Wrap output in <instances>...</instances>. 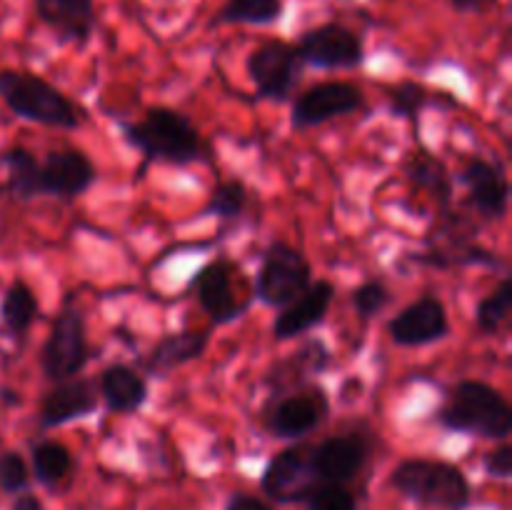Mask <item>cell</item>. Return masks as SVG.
Masks as SVG:
<instances>
[{"label":"cell","instance_id":"44dd1931","mask_svg":"<svg viewBox=\"0 0 512 510\" xmlns=\"http://www.w3.org/2000/svg\"><path fill=\"white\" fill-rule=\"evenodd\" d=\"M208 343V330H170V333L160 335L153 343V348L145 353V373L158 380L168 378L170 373H175L183 365L203 358V353L208 350Z\"/></svg>","mask_w":512,"mask_h":510},{"label":"cell","instance_id":"d4e9b609","mask_svg":"<svg viewBox=\"0 0 512 510\" xmlns=\"http://www.w3.org/2000/svg\"><path fill=\"white\" fill-rule=\"evenodd\" d=\"M3 188L18 200L40 198V160L23 145H10L0 153Z\"/></svg>","mask_w":512,"mask_h":510},{"label":"cell","instance_id":"e0dca14e","mask_svg":"<svg viewBox=\"0 0 512 510\" xmlns=\"http://www.w3.org/2000/svg\"><path fill=\"white\" fill-rule=\"evenodd\" d=\"M370 453V440L363 433L330 435L310 448L313 468L320 483H348L363 470Z\"/></svg>","mask_w":512,"mask_h":510},{"label":"cell","instance_id":"83f0119b","mask_svg":"<svg viewBox=\"0 0 512 510\" xmlns=\"http://www.w3.org/2000/svg\"><path fill=\"white\" fill-rule=\"evenodd\" d=\"M285 13L283 0H228L213 25H275Z\"/></svg>","mask_w":512,"mask_h":510},{"label":"cell","instance_id":"f35d334b","mask_svg":"<svg viewBox=\"0 0 512 510\" xmlns=\"http://www.w3.org/2000/svg\"><path fill=\"white\" fill-rule=\"evenodd\" d=\"M0 400L5 405H20V395L13 388H0Z\"/></svg>","mask_w":512,"mask_h":510},{"label":"cell","instance_id":"f1b7e54d","mask_svg":"<svg viewBox=\"0 0 512 510\" xmlns=\"http://www.w3.org/2000/svg\"><path fill=\"white\" fill-rule=\"evenodd\" d=\"M30 463H33L35 480L53 488L60 480L68 478L73 468V453L58 440H38L30 448Z\"/></svg>","mask_w":512,"mask_h":510},{"label":"cell","instance_id":"7402d4cb","mask_svg":"<svg viewBox=\"0 0 512 510\" xmlns=\"http://www.w3.org/2000/svg\"><path fill=\"white\" fill-rule=\"evenodd\" d=\"M33 10L60 43L83 48L95 30V0H33Z\"/></svg>","mask_w":512,"mask_h":510},{"label":"cell","instance_id":"74e56055","mask_svg":"<svg viewBox=\"0 0 512 510\" xmlns=\"http://www.w3.org/2000/svg\"><path fill=\"white\" fill-rule=\"evenodd\" d=\"M13 510H43V503H40L33 493H23L15 498Z\"/></svg>","mask_w":512,"mask_h":510},{"label":"cell","instance_id":"836d02e7","mask_svg":"<svg viewBox=\"0 0 512 510\" xmlns=\"http://www.w3.org/2000/svg\"><path fill=\"white\" fill-rule=\"evenodd\" d=\"M30 483V468L25 458L15 450L0 453V490L3 493H23Z\"/></svg>","mask_w":512,"mask_h":510},{"label":"cell","instance_id":"d6986e66","mask_svg":"<svg viewBox=\"0 0 512 510\" xmlns=\"http://www.w3.org/2000/svg\"><path fill=\"white\" fill-rule=\"evenodd\" d=\"M333 300L335 285L325 278L313 280L298 298L280 308L278 318L273 323V338L278 343H285V340L300 338V335L318 328L325 320V315H328Z\"/></svg>","mask_w":512,"mask_h":510},{"label":"cell","instance_id":"4dcf8cb0","mask_svg":"<svg viewBox=\"0 0 512 510\" xmlns=\"http://www.w3.org/2000/svg\"><path fill=\"white\" fill-rule=\"evenodd\" d=\"M512 310V280L505 275L475 308V328L483 335H498L500 328L508 323Z\"/></svg>","mask_w":512,"mask_h":510},{"label":"cell","instance_id":"8992f818","mask_svg":"<svg viewBox=\"0 0 512 510\" xmlns=\"http://www.w3.org/2000/svg\"><path fill=\"white\" fill-rule=\"evenodd\" d=\"M313 283V265L295 245L273 240L260 255L253 298L268 308H283Z\"/></svg>","mask_w":512,"mask_h":510},{"label":"cell","instance_id":"7a4b0ae2","mask_svg":"<svg viewBox=\"0 0 512 510\" xmlns=\"http://www.w3.org/2000/svg\"><path fill=\"white\" fill-rule=\"evenodd\" d=\"M435 423L450 433L475 435L483 440H508L512 408L503 393L485 380L465 378L448 388L435 410Z\"/></svg>","mask_w":512,"mask_h":510},{"label":"cell","instance_id":"277c9868","mask_svg":"<svg viewBox=\"0 0 512 510\" xmlns=\"http://www.w3.org/2000/svg\"><path fill=\"white\" fill-rule=\"evenodd\" d=\"M390 485L420 510H468L473 503L468 478L448 460H400L390 473Z\"/></svg>","mask_w":512,"mask_h":510},{"label":"cell","instance_id":"f546056e","mask_svg":"<svg viewBox=\"0 0 512 510\" xmlns=\"http://www.w3.org/2000/svg\"><path fill=\"white\" fill-rule=\"evenodd\" d=\"M250 205V190L240 178L218 180L215 188L210 190L208 203H205L200 215H213L220 223H235L243 218V213Z\"/></svg>","mask_w":512,"mask_h":510},{"label":"cell","instance_id":"5b68a950","mask_svg":"<svg viewBox=\"0 0 512 510\" xmlns=\"http://www.w3.org/2000/svg\"><path fill=\"white\" fill-rule=\"evenodd\" d=\"M428 248L410 258L420 265L438 270L450 268H505L503 260L493 250L478 243V223L470 215L443 208L438 213V223L430 230Z\"/></svg>","mask_w":512,"mask_h":510},{"label":"cell","instance_id":"484cf974","mask_svg":"<svg viewBox=\"0 0 512 510\" xmlns=\"http://www.w3.org/2000/svg\"><path fill=\"white\" fill-rule=\"evenodd\" d=\"M40 315V300L25 280H13L0 300V325L13 340H25Z\"/></svg>","mask_w":512,"mask_h":510},{"label":"cell","instance_id":"8fae6325","mask_svg":"<svg viewBox=\"0 0 512 510\" xmlns=\"http://www.w3.org/2000/svg\"><path fill=\"white\" fill-rule=\"evenodd\" d=\"M235 270L238 265L233 260L215 258L190 278L188 290L213 325H230L243 318L253 305V298L240 300L235 293Z\"/></svg>","mask_w":512,"mask_h":510},{"label":"cell","instance_id":"5bb4252c","mask_svg":"<svg viewBox=\"0 0 512 510\" xmlns=\"http://www.w3.org/2000/svg\"><path fill=\"white\" fill-rule=\"evenodd\" d=\"M450 335V318L443 300L435 293L420 295L388 320V338L398 348H423Z\"/></svg>","mask_w":512,"mask_h":510},{"label":"cell","instance_id":"2e32d148","mask_svg":"<svg viewBox=\"0 0 512 510\" xmlns=\"http://www.w3.org/2000/svg\"><path fill=\"white\" fill-rule=\"evenodd\" d=\"M460 183L468 190V203L483 220H503L510 208V180L495 160L470 158L460 170Z\"/></svg>","mask_w":512,"mask_h":510},{"label":"cell","instance_id":"d6a6232c","mask_svg":"<svg viewBox=\"0 0 512 510\" xmlns=\"http://www.w3.org/2000/svg\"><path fill=\"white\" fill-rule=\"evenodd\" d=\"M308 510H358V500L343 483H318L305 498Z\"/></svg>","mask_w":512,"mask_h":510},{"label":"cell","instance_id":"4316f807","mask_svg":"<svg viewBox=\"0 0 512 510\" xmlns=\"http://www.w3.org/2000/svg\"><path fill=\"white\" fill-rule=\"evenodd\" d=\"M385 93H388L390 113H393L395 118L410 120L415 130V138L420 135V115H423V110L435 108V105L440 103V95L433 93L430 88H425L418 80H400V83L388 85Z\"/></svg>","mask_w":512,"mask_h":510},{"label":"cell","instance_id":"3957f363","mask_svg":"<svg viewBox=\"0 0 512 510\" xmlns=\"http://www.w3.org/2000/svg\"><path fill=\"white\" fill-rule=\"evenodd\" d=\"M0 100L15 118L58 130H78L85 110L53 83L28 70H0Z\"/></svg>","mask_w":512,"mask_h":510},{"label":"cell","instance_id":"ba28073f","mask_svg":"<svg viewBox=\"0 0 512 510\" xmlns=\"http://www.w3.org/2000/svg\"><path fill=\"white\" fill-rule=\"evenodd\" d=\"M90 363V343L85 318L78 308H63L53 318L40 348V370L50 383L78 378Z\"/></svg>","mask_w":512,"mask_h":510},{"label":"cell","instance_id":"1f68e13d","mask_svg":"<svg viewBox=\"0 0 512 510\" xmlns=\"http://www.w3.org/2000/svg\"><path fill=\"white\" fill-rule=\"evenodd\" d=\"M390 300H393V293H390V288L380 278L365 280V283H360L350 293V305H353L355 315L360 320H370L375 315H380L388 308Z\"/></svg>","mask_w":512,"mask_h":510},{"label":"cell","instance_id":"9c48e42d","mask_svg":"<svg viewBox=\"0 0 512 510\" xmlns=\"http://www.w3.org/2000/svg\"><path fill=\"white\" fill-rule=\"evenodd\" d=\"M245 70H248V78L255 85V95L260 100L285 103L298 85L303 63H300L295 43L273 38L250 50L245 58Z\"/></svg>","mask_w":512,"mask_h":510},{"label":"cell","instance_id":"8d00e7d4","mask_svg":"<svg viewBox=\"0 0 512 510\" xmlns=\"http://www.w3.org/2000/svg\"><path fill=\"white\" fill-rule=\"evenodd\" d=\"M458 13H485L495 5V0H445Z\"/></svg>","mask_w":512,"mask_h":510},{"label":"cell","instance_id":"e575fe53","mask_svg":"<svg viewBox=\"0 0 512 510\" xmlns=\"http://www.w3.org/2000/svg\"><path fill=\"white\" fill-rule=\"evenodd\" d=\"M485 475L495 480H508L512 475V448L508 440H500L493 450H488L483 458Z\"/></svg>","mask_w":512,"mask_h":510},{"label":"cell","instance_id":"7c38bea8","mask_svg":"<svg viewBox=\"0 0 512 510\" xmlns=\"http://www.w3.org/2000/svg\"><path fill=\"white\" fill-rule=\"evenodd\" d=\"M365 105L363 90L348 80H325V83L313 85L303 90L295 98L293 110H290V125L295 130L320 128L335 118L355 113Z\"/></svg>","mask_w":512,"mask_h":510},{"label":"cell","instance_id":"ac0fdd59","mask_svg":"<svg viewBox=\"0 0 512 510\" xmlns=\"http://www.w3.org/2000/svg\"><path fill=\"white\" fill-rule=\"evenodd\" d=\"M98 388L88 378H70L63 383H53V388L43 395L38 408V425L43 430L60 428L73 420H83L98 410Z\"/></svg>","mask_w":512,"mask_h":510},{"label":"cell","instance_id":"ffe728a7","mask_svg":"<svg viewBox=\"0 0 512 510\" xmlns=\"http://www.w3.org/2000/svg\"><path fill=\"white\" fill-rule=\"evenodd\" d=\"M333 365V350L320 338H310L293 353L283 355L270 365L265 375V385L270 393H285V390L303 388L313 383V378L323 375Z\"/></svg>","mask_w":512,"mask_h":510},{"label":"cell","instance_id":"30bf717a","mask_svg":"<svg viewBox=\"0 0 512 510\" xmlns=\"http://www.w3.org/2000/svg\"><path fill=\"white\" fill-rule=\"evenodd\" d=\"M300 63L315 70H358L365 63V43L343 23H323L305 30L295 43Z\"/></svg>","mask_w":512,"mask_h":510},{"label":"cell","instance_id":"603a6c76","mask_svg":"<svg viewBox=\"0 0 512 510\" xmlns=\"http://www.w3.org/2000/svg\"><path fill=\"white\" fill-rule=\"evenodd\" d=\"M98 398H103L105 408L115 415L138 413L150 398L148 380L133 365L110 363L98 375Z\"/></svg>","mask_w":512,"mask_h":510},{"label":"cell","instance_id":"cb8c5ba5","mask_svg":"<svg viewBox=\"0 0 512 510\" xmlns=\"http://www.w3.org/2000/svg\"><path fill=\"white\" fill-rule=\"evenodd\" d=\"M403 170L405 178L410 180V185H413L415 190H420V193H428V198H433L440 210L453 205V175H450L448 165H445L438 155L425 150L423 145H418V150L405 158Z\"/></svg>","mask_w":512,"mask_h":510},{"label":"cell","instance_id":"d590c367","mask_svg":"<svg viewBox=\"0 0 512 510\" xmlns=\"http://www.w3.org/2000/svg\"><path fill=\"white\" fill-rule=\"evenodd\" d=\"M225 510H275V508L250 493H233L228 498V503H225Z\"/></svg>","mask_w":512,"mask_h":510},{"label":"cell","instance_id":"52a82bcc","mask_svg":"<svg viewBox=\"0 0 512 510\" xmlns=\"http://www.w3.org/2000/svg\"><path fill=\"white\" fill-rule=\"evenodd\" d=\"M330 415V398L320 385L270 393L263 405V425L273 438L298 440L318 430Z\"/></svg>","mask_w":512,"mask_h":510},{"label":"cell","instance_id":"6da1fadb","mask_svg":"<svg viewBox=\"0 0 512 510\" xmlns=\"http://www.w3.org/2000/svg\"><path fill=\"white\" fill-rule=\"evenodd\" d=\"M118 128L125 143L133 145L148 163H210V148L198 125L168 105H153L140 120H120Z\"/></svg>","mask_w":512,"mask_h":510},{"label":"cell","instance_id":"9a60e30c","mask_svg":"<svg viewBox=\"0 0 512 510\" xmlns=\"http://www.w3.org/2000/svg\"><path fill=\"white\" fill-rule=\"evenodd\" d=\"M98 180L93 160L78 148L50 150L40 160V195L58 200H75L88 193Z\"/></svg>","mask_w":512,"mask_h":510},{"label":"cell","instance_id":"4fadbf2b","mask_svg":"<svg viewBox=\"0 0 512 510\" xmlns=\"http://www.w3.org/2000/svg\"><path fill=\"white\" fill-rule=\"evenodd\" d=\"M318 475L313 468V455L310 445H290L280 450L278 455L268 460L263 475H260V488L273 503H305L310 490L318 485Z\"/></svg>","mask_w":512,"mask_h":510}]
</instances>
